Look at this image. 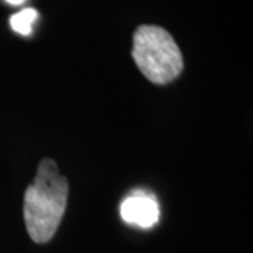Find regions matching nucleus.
I'll return each instance as SVG.
<instances>
[{"label": "nucleus", "instance_id": "1", "mask_svg": "<svg viewBox=\"0 0 253 253\" xmlns=\"http://www.w3.org/2000/svg\"><path fill=\"white\" fill-rule=\"evenodd\" d=\"M69 183L51 158L38 165L36 177L24 194V221L28 235L37 244L54 238L68 204Z\"/></svg>", "mask_w": 253, "mask_h": 253}, {"label": "nucleus", "instance_id": "2", "mask_svg": "<svg viewBox=\"0 0 253 253\" xmlns=\"http://www.w3.org/2000/svg\"><path fill=\"white\" fill-rule=\"evenodd\" d=\"M132 59L145 78L168 84L183 71V55L173 37L159 26H139L132 37Z\"/></svg>", "mask_w": 253, "mask_h": 253}, {"label": "nucleus", "instance_id": "3", "mask_svg": "<svg viewBox=\"0 0 253 253\" xmlns=\"http://www.w3.org/2000/svg\"><path fill=\"white\" fill-rule=\"evenodd\" d=\"M159 204L154 194L135 191L129 194L121 204V218L126 224L139 228H152L159 221Z\"/></svg>", "mask_w": 253, "mask_h": 253}, {"label": "nucleus", "instance_id": "4", "mask_svg": "<svg viewBox=\"0 0 253 253\" xmlns=\"http://www.w3.org/2000/svg\"><path fill=\"white\" fill-rule=\"evenodd\" d=\"M38 17L36 9H24L10 17V27L21 36H30L33 33V24Z\"/></svg>", "mask_w": 253, "mask_h": 253}, {"label": "nucleus", "instance_id": "5", "mask_svg": "<svg viewBox=\"0 0 253 253\" xmlns=\"http://www.w3.org/2000/svg\"><path fill=\"white\" fill-rule=\"evenodd\" d=\"M9 4H13V6H18V4H23L26 0H6Z\"/></svg>", "mask_w": 253, "mask_h": 253}]
</instances>
